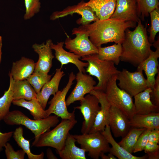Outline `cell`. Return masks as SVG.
I'll list each match as a JSON object with an SVG mask.
<instances>
[{
  "label": "cell",
  "mask_w": 159,
  "mask_h": 159,
  "mask_svg": "<svg viewBox=\"0 0 159 159\" xmlns=\"http://www.w3.org/2000/svg\"><path fill=\"white\" fill-rule=\"evenodd\" d=\"M132 127L145 128L150 130L159 129V112L146 115L135 114L130 120Z\"/></svg>",
  "instance_id": "484cf974"
},
{
  "label": "cell",
  "mask_w": 159,
  "mask_h": 159,
  "mask_svg": "<svg viewBox=\"0 0 159 159\" xmlns=\"http://www.w3.org/2000/svg\"><path fill=\"white\" fill-rule=\"evenodd\" d=\"M76 76L73 72L70 74L68 82L62 90H59L54 95L49 102L50 105L48 108L45 110L47 117L54 114L60 117L62 119L71 120H75V110L72 112L68 111L65 100V97L68 91L73 84Z\"/></svg>",
  "instance_id": "9c48e42d"
},
{
  "label": "cell",
  "mask_w": 159,
  "mask_h": 159,
  "mask_svg": "<svg viewBox=\"0 0 159 159\" xmlns=\"http://www.w3.org/2000/svg\"><path fill=\"white\" fill-rule=\"evenodd\" d=\"M14 100L21 99L29 100L37 98V94L26 79L14 80L13 85Z\"/></svg>",
  "instance_id": "4316f807"
},
{
  "label": "cell",
  "mask_w": 159,
  "mask_h": 159,
  "mask_svg": "<svg viewBox=\"0 0 159 159\" xmlns=\"http://www.w3.org/2000/svg\"><path fill=\"white\" fill-rule=\"evenodd\" d=\"M102 159H116L117 158L112 153H109L107 155L105 154V153H102L100 156Z\"/></svg>",
  "instance_id": "7bdbcfd3"
},
{
  "label": "cell",
  "mask_w": 159,
  "mask_h": 159,
  "mask_svg": "<svg viewBox=\"0 0 159 159\" xmlns=\"http://www.w3.org/2000/svg\"><path fill=\"white\" fill-rule=\"evenodd\" d=\"M150 15L151 26L150 30V36L148 39L151 43L155 42V38L159 31V9H156L151 12Z\"/></svg>",
  "instance_id": "e575fe53"
},
{
  "label": "cell",
  "mask_w": 159,
  "mask_h": 159,
  "mask_svg": "<svg viewBox=\"0 0 159 159\" xmlns=\"http://www.w3.org/2000/svg\"><path fill=\"white\" fill-rule=\"evenodd\" d=\"M138 16L143 21L145 18L149 15L150 13L158 8V0H136Z\"/></svg>",
  "instance_id": "836d02e7"
},
{
  "label": "cell",
  "mask_w": 159,
  "mask_h": 159,
  "mask_svg": "<svg viewBox=\"0 0 159 159\" xmlns=\"http://www.w3.org/2000/svg\"><path fill=\"white\" fill-rule=\"evenodd\" d=\"M76 85L68 97L66 103L67 106L77 101H80L85 95L94 90L96 82L90 75L79 71L76 76Z\"/></svg>",
  "instance_id": "4fadbf2b"
},
{
  "label": "cell",
  "mask_w": 159,
  "mask_h": 159,
  "mask_svg": "<svg viewBox=\"0 0 159 159\" xmlns=\"http://www.w3.org/2000/svg\"><path fill=\"white\" fill-rule=\"evenodd\" d=\"M14 132L10 131L2 133L0 131V152L3 150V148L10 139L13 136Z\"/></svg>",
  "instance_id": "60d3db41"
},
{
  "label": "cell",
  "mask_w": 159,
  "mask_h": 159,
  "mask_svg": "<svg viewBox=\"0 0 159 159\" xmlns=\"http://www.w3.org/2000/svg\"><path fill=\"white\" fill-rule=\"evenodd\" d=\"M73 136L81 148L88 152V156L92 158L98 159L102 153L110 152L109 143L100 132Z\"/></svg>",
  "instance_id": "52a82bcc"
},
{
  "label": "cell",
  "mask_w": 159,
  "mask_h": 159,
  "mask_svg": "<svg viewBox=\"0 0 159 159\" xmlns=\"http://www.w3.org/2000/svg\"><path fill=\"white\" fill-rule=\"evenodd\" d=\"M81 60L88 63L86 72L90 75L95 77L98 80L94 90L105 92L109 80L114 75L117 74L120 71L115 67L113 62L101 60L98 57L97 54L85 56L82 57Z\"/></svg>",
  "instance_id": "277c9868"
},
{
  "label": "cell",
  "mask_w": 159,
  "mask_h": 159,
  "mask_svg": "<svg viewBox=\"0 0 159 159\" xmlns=\"http://www.w3.org/2000/svg\"><path fill=\"white\" fill-rule=\"evenodd\" d=\"M72 32V35H76V37L72 39L68 37L64 42L65 47L70 52L81 57L97 54V47L89 39L88 33L83 25L74 28Z\"/></svg>",
  "instance_id": "ba28073f"
},
{
  "label": "cell",
  "mask_w": 159,
  "mask_h": 159,
  "mask_svg": "<svg viewBox=\"0 0 159 159\" xmlns=\"http://www.w3.org/2000/svg\"><path fill=\"white\" fill-rule=\"evenodd\" d=\"M83 26L88 33L89 39L97 47L110 42L122 44L126 29L135 27L136 23L109 18Z\"/></svg>",
  "instance_id": "6da1fadb"
},
{
  "label": "cell",
  "mask_w": 159,
  "mask_h": 159,
  "mask_svg": "<svg viewBox=\"0 0 159 159\" xmlns=\"http://www.w3.org/2000/svg\"><path fill=\"white\" fill-rule=\"evenodd\" d=\"M90 94L95 96L98 99L100 109L96 117L93 125L89 133L101 132L105 126L109 125L110 110L111 105L107 100L105 92L102 91L93 90Z\"/></svg>",
  "instance_id": "5bb4252c"
},
{
  "label": "cell",
  "mask_w": 159,
  "mask_h": 159,
  "mask_svg": "<svg viewBox=\"0 0 159 159\" xmlns=\"http://www.w3.org/2000/svg\"><path fill=\"white\" fill-rule=\"evenodd\" d=\"M152 91L151 88L148 87L134 97L135 114L159 112V108L153 104L151 100L150 94Z\"/></svg>",
  "instance_id": "44dd1931"
},
{
  "label": "cell",
  "mask_w": 159,
  "mask_h": 159,
  "mask_svg": "<svg viewBox=\"0 0 159 159\" xmlns=\"http://www.w3.org/2000/svg\"><path fill=\"white\" fill-rule=\"evenodd\" d=\"M150 95L152 102L159 108V72L157 74L155 83Z\"/></svg>",
  "instance_id": "ab89813d"
},
{
  "label": "cell",
  "mask_w": 159,
  "mask_h": 159,
  "mask_svg": "<svg viewBox=\"0 0 159 159\" xmlns=\"http://www.w3.org/2000/svg\"><path fill=\"white\" fill-rule=\"evenodd\" d=\"M109 125L115 137H124L131 127L130 120L121 110L111 106L110 110Z\"/></svg>",
  "instance_id": "2e32d148"
},
{
  "label": "cell",
  "mask_w": 159,
  "mask_h": 159,
  "mask_svg": "<svg viewBox=\"0 0 159 159\" xmlns=\"http://www.w3.org/2000/svg\"><path fill=\"white\" fill-rule=\"evenodd\" d=\"M117 80L119 81L118 87L132 97L148 87L143 71L132 72L123 69L117 75Z\"/></svg>",
  "instance_id": "30bf717a"
},
{
  "label": "cell",
  "mask_w": 159,
  "mask_h": 159,
  "mask_svg": "<svg viewBox=\"0 0 159 159\" xmlns=\"http://www.w3.org/2000/svg\"><path fill=\"white\" fill-rule=\"evenodd\" d=\"M2 37L0 36V64L1 62L2 57Z\"/></svg>",
  "instance_id": "f6af8a7d"
},
{
  "label": "cell",
  "mask_w": 159,
  "mask_h": 159,
  "mask_svg": "<svg viewBox=\"0 0 159 159\" xmlns=\"http://www.w3.org/2000/svg\"><path fill=\"white\" fill-rule=\"evenodd\" d=\"M47 155L48 159H57L49 148H48L47 150Z\"/></svg>",
  "instance_id": "ee69618b"
},
{
  "label": "cell",
  "mask_w": 159,
  "mask_h": 159,
  "mask_svg": "<svg viewBox=\"0 0 159 159\" xmlns=\"http://www.w3.org/2000/svg\"><path fill=\"white\" fill-rule=\"evenodd\" d=\"M143 150L147 154L148 159H159V145L158 144L148 141Z\"/></svg>",
  "instance_id": "74e56055"
},
{
  "label": "cell",
  "mask_w": 159,
  "mask_h": 159,
  "mask_svg": "<svg viewBox=\"0 0 159 159\" xmlns=\"http://www.w3.org/2000/svg\"><path fill=\"white\" fill-rule=\"evenodd\" d=\"M148 141L159 143V129L150 130L148 135Z\"/></svg>",
  "instance_id": "b9f144b4"
},
{
  "label": "cell",
  "mask_w": 159,
  "mask_h": 159,
  "mask_svg": "<svg viewBox=\"0 0 159 159\" xmlns=\"http://www.w3.org/2000/svg\"><path fill=\"white\" fill-rule=\"evenodd\" d=\"M77 123L75 119H62L53 129L42 134L37 140L34 141L32 146L38 148L50 147L55 149L57 152L60 151L64 146L69 131Z\"/></svg>",
  "instance_id": "5b68a950"
},
{
  "label": "cell",
  "mask_w": 159,
  "mask_h": 159,
  "mask_svg": "<svg viewBox=\"0 0 159 159\" xmlns=\"http://www.w3.org/2000/svg\"><path fill=\"white\" fill-rule=\"evenodd\" d=\"M76 139L69 132L62 149L57 152L62 159H86V151L78 147L75 145Z\"/></svg>",
  "instance_id": "cb8c5ba5"
},
{
  "label": "cell",
  "mask_w": 159,
  "mask_h": 159,
  "mask_svg": "<svg viewBox=\"0 0 159 159\" xmlns=\"http://www.w3.org/2000/svg\"><path fill=\"white\" fill-rule=\"evenodd\" d=\"M109 125L106 126L104 130L101 132L102 133L105 137L109 144L112 147H110V152L119 159H146L148 156L145 155L141 157L134 155L127 152L120 146L114 140L112 135Z\"/></svg>",
  "instance_id": "d4e9b609"
},
{
  "label": "cell",
  "mask_w": 159,
  "mask_h": 159,
  "mask_svg": "<svg viewBox=\"0 0 159 159\" xmlns=\"http://www.w3.org/2000/svg\"><path fill=\"white\" fill-rule=\"evenodd\" d=\"M9 85L8 89L5 91L3 95L0 98V121L3 120L5 116L9 112L11 104L14 100L13 85L14 80L9 73Z\"/></svg>",
  "instance_id": "1f68e13d"
},
{
  "label": "cell",
  "mask_w": 159,
  "mask_h": 159,
  "mask_svg": "<svg viewBox=\"0 0 159 159\" xmlns=\"http://www.w3.org/2000/svg\"><path fill=\"white\" fill-rule=\"evenodd\" d=\"M5 154L7 159H24L26 154L22 149L15 151L11 145L7 142L5 145Z\"/></svg>",
  "instance_id": "8d00e7d4"
},
{
  "label": "cell",
  "mask_w": 159,
  "mask_h": 159,
  "mask_svg": "<svg viewBox=\"0 0 159 159\" xmlns=\"http://www.w3.org/2000/svg\"><path fill=\"white\" fill-rule=\"evenodd\" d=\"M52 42L51 39H48L45 43H35L32 45L34 51L39 56L38 60L35 63L34 72H40L46 74L49 72L52 66V59L54 57L51 47Z\"/></svg>",
  "instance_id": "9a60e30c"
},
{
  "label": "cell",
  "mask_w": 159,
  "mask_h": 159,
  "mask_svg": "<svg viewBox=\"0 0 159 159\" xmlns=\"http://www.w3.org/2000/svg\"><path fill=\"white\" fill-rule=\"evenodd\" d=\"M12 103L28 110L34 120H39L47 117L45 110L42 108L37 98L29 100L23 99L14 100Z\"/></svg>",
  "instance_id": "83f0119b"
},
{
  "label": "cell",
  "mask_w": 159,
  "mask_h": 159,
  "mask_svg": "<svg viewBox=\"0 0 159 159\" xmlns=\"http://www.w3.org/2000/svg\"><path fill=\"white\" fill-rule=\"evenodd\" d=\"M61 69V67L56 69L53 77L44 85L40 92L37 94V98L44 110L50 96L54 95L59 91L60 81L65 75Z\"/></svg>",
  "instance_id": "ffe728a7"
},
{
  "label": "cell",
  "mask_w": 159,
  "mask_h": 159,
  "mask_svg": "<svg viewBox=\"0 0 159 159\" xmlns=\"http://www.w3.org/2000/svg\"><path fill=\"white\" fill-rule=\"evenodd\" d=\"M110 18L138 23L140 18L136 0H116L115 10Z\"/></svg>",
  "instance_id": "e0dca14e"
},
{
  "label": "cell",
  "mask_w": 159,
  "mask_h": 159,
  "mask_svg": "<svg viewBox=\"0 0 159 159\" xmlns=\"http://www.w3.org/2000/svg\"><path fill=\"white\" fill-rule=\"evenodd\" d=\"M3 120L9 125L25 126L34 133V141L37 140L41 135L49 130L51 128L55 127L59 122V117L55 115L39 120H32L18 110L9 111Z\"/></svg>",
  "instance_id": "3957f363"
},
{
  "label": "cell",
  "mask_w": 159,
  "mask_h": 159,
  "mask_svg": "<svg viewBox=\"0 0 159 159\" xmlns=\"http://www.w3.org/2000/svg\"><path fill=\"white\" fill-rule=\"evenodd\" d=\"M146 129L131 127L126 135L118 143L127 152L132 154L138 138Z\"/></svg>",
  "instance_id": "4dcf8cb0"
},
{
  "label": "cell",
  "mask_w": 159,
  "mask_h": 159,
  "mask_svg": "<svg viewBox=\"0 0 159 159\" xmlns=\"http://www.w3.org/2000/svg\"><path fill=\"white\" fill-rule=\"evenodd\" d=\"M134 30L127 28L125 31V39L122 44L120 60L138 67L149 56L152 45L149 41L147 25L144 26L140 18Z\"/></svg>",
  "instance_id": "7a4b0ae2"
},
{
  "label": "cell",
  "mask_w": 159,
  "mask_h": 159,
  "mask_svg": "<svg viewBox=\"0 0 159 159\" xmlns=\"http://www.w3.org/2000/svg\"><path fill=\"white\" fill-rule=\"evenodd\" d=\"M74 13L81 16V18L77 20V23L82 25L88 24L99 20L91 8L87 5L86 2L83 1L77 5L68 6L62 11L54 12L50 16V19L54 20L69 15H72Z\"/></svg>",
  "instance_id": "7c38bea8"
},
{
  "label": "cell",
  "mask_w": 159,
  "mask_h": 159,
  "mask_svg": "<svg viewBox=\"0 0 159 159\" xmlns=\"http://www.w3.org/2000/svg\"><path fill=\"white\" fill-rule=\"evenodd\" d=\"M35 66L33 60L22 57L19 60L13 63L9 72L15 80H26L34 72Z\"/></svg>",
  "instance_id": "7402d4cb"
},
{
  "label": "cell",
  "mask_w": 159,
  "mask_h": 159,
  "mask_svg": "<svg viewBox=\"0 0 159 159\" xmlns=\"http://www.w3.org/2000/svg\"><path fill=\"white\" fill-rule=\"evenodd\" d=\"M150 130L146 129L140 135L134 147L133 153L143 150L148 142V135Z\"/></svg>",
  "instance_id": "f35d334b"
},
{
  "label": "cell",
  "mask_w": 159,
  "mask_h": 159,
  "mask_svg": "<svg viewBox=\"0 0 159 159\" xmlns=\"http://www.w3.org/2000/svg\"><path fill=\"white\" fill-rule=\"evenodd\" d=\"M95 13L99 20L110 18L116 6V0H90L86 2Z\"/></svg>",
  "instance_id": "603a6c76"
},
{
  "label": "cell",
  "mask_w": 159,
  "mask_h": 159,
  "mask_svg": "<svg viewBox=\"0 0 159 159\" xmlns=\"http://www.w3.org/2000/svg\"><path fill=\"white\" fill-rule=\"evenodd\" d=\"M117 75H114L107 83L105 92L106 97L111 106L120 110L130 120L135 115L132 97L118 87Z\"/></svg>",
  "instance_id": "8992f818"
},
{
  "label": "cell",
  "mask_w": 159,
  "mask_h": 159,
  "mask_svg": "<svg viewBox=\"0 0 159 159\" xmlns=\"http://www.w3.org/2000/svg\"><path fill=\"white\" fill-rule=\"evenodd\" d=\"M51 76L42 72H34L26 80L37 94L44 85L51 79Z\"/></svg>",
  "instance_id": "d6a6232c"
},
{
  "label": "cell",
  "mask_w": 159,
  "mask_h": 159,
  "mask_svg": "<svg viewBox=\"0 0 159 159\" xmlns=\"http://www.w3.org/2000/svg\"><path fill=\"white\" fill-rule=\"evenodd\" d=\"M64 42H57V44H54L52 42L51 44L52 49L55 51V58L61 64V68L63 65L69 63L75 65L78 68L79 71L85 73L86 70L85 68L88 65V62H85L80 60L81 57L73 53L68 52L63 48Z\"/></svg>",
  "instance_id": "ac0fdd59"
},
{
  "label": "cell",
  "mask_w": 159,
  "mask_h": 159,
  "mask_svg": "<svg viewBox=\"0 0 159 159\" xmlns=\"http://www.w3.org/2000/svg\"><path fill=\"white\" fill-rule=\"evenodd\" d=\"M25 7L24 16L25 20H29L40 11L41 3L39 0H24Z\"/></svg>",
  "instance_id": "d590c367"
},
{
  "label": "cell",
  "mask_w": 159,
  "mask_h": 159,
  "mask_svg": "<svg viewBox=\"0 0 159 159\" xmlns=\"http://www.w3.org/2000/svg\"><path fill=\"white\" fill-rule=\"evenodd\" d=\"M98 57L102 60L113 62L118 65L120 63L122 53V45L120 44H115L107 47H97Z\"/></svg>",
  "instance_id": "f1b7e54d"
},
{
  "label": "cell",
  "mask_w": 159,
  "mask_h": 159,
  "mask_svg": "<svg viewBox=\"0 0 159 159\" xmlns=\"http://www.w3.org/2000/svg\"><path fill=\"white\" fill-rule=\"evenodd\" d=\"M13 137L19 147L26 154L29 159H43L44 153L42 152L38 155L32 153L30 149V140H26L23 136V129L21 126L16 128L13 133Z\"/></svg>",
  "instance_id": "f546056e"
},
{
  "label": "cell",
  "mask_w": 159,
  "mask_h": 159,
  "mask_svg": "<svg viewBox=\"0 0 159 159\" xmlns=\"http://www.w3.org/2000/svg\"><path fill=\"white\" fill-rule=\"evenodd\" d=\"M80 105L74 107L79 110L82 114L84 120L81 129L82 134L89 133L94 124L98 112L100 109L97 98L94 95L89 94L80 101Z\"/></svg>",
  "instance_id": "8fae6325"
},
{
  "label": "cell",
  "mask_w": 159,
  "mask_h": 159,
  "mask_svg": "<svg viewBox=\"0 0 159 159\" xmlns=\"http://www.w3.org/2000/svg\"><path fill=\"white\" fill-rule=\"evenodd\" d=\"M155 51L151 50L148 57L138 66L137 70L144 71L147 77L148 87L153 89L155 81V76L159 72L158 59L159 57V47Z\"/></svg>",
  "instance_id": "d6986e66"
}]
</instances>
